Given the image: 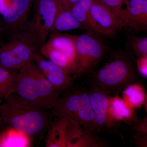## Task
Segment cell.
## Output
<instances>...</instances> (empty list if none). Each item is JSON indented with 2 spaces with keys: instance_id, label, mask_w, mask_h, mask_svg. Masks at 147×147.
<instances>
[{
  "instance_id": "6da1fadb",
  "label": "cell",
  "mask_w": 147,
  "mask_h": 147,
  "mask_svg": "<svg viewBox=\"0 0 147 147\" xmlns=\"http://www.w3.org/2000/svg\"><path fill=\"white\" fill-rule=\"evenodd\" d=\"M0 103L3 122L30 136H38L48 128L52 117L47 110L32 104L15 94L4 98Z\"/></svg>"
},
{
  "instance_id": "7a4b0ae2",
  "label": "cell",
  "mask_w": 147,
  "mask_h": 147,
  "mask_svg": "<svg viewBox=\"0 0 147 147\" xmlns=\"http://www.w3.org/2000/svg\"><path fill=\"white\" fill-rule=\"evenodd\" d=\"M139 74L136 60L129 54L119 51L113 54L95 72L92 77L91 86L117 95L128 85L138 82Z\"/></svg>"
},
{
  "instance_id": "3957f363",
  "label": "cell",
  "mask_w": 147,
  "mask_h": 147,
  "mask_svg": "<svg viewBox=\"0 0 147 147\" xmlns=\"http://www.w3.org/2000/svg\"><path fill=\"white\" fill-rule=\"evenodd\" d=\"M61 93L47 81L33 61L18 69L13 94L49 110Z\"/></svg>"
},
{
  "instance_id": "277c9868",
  "label": "cell",
  "mask_w": 147,
  "mask_h": 147,
  "mask_svg": "<svg viewBox=\"0 0 147 147\" xmlns=\"http://www.w3.org/2000/svg\"><path fill=\"white\" fill-rule=\"evenodd\" d=\"M40 46L26 26L13 32L10 39L0 47V65L18 70L33 61Z\"/></svg>"
},
{
  "instance_id": "5b68a950",
  "label": "cell",
  "mask_w": 147,
  "mask_h": 147,
  "mask_svg": "<svg viewBox=\"0 0 147 147\" xmlns=\"http://www.w3.org/2000/svg\"><path fill=\"white\" fill-rule=\"evenodd\" d=\"M39 47L45 59L68 71L73 76L76 69V42L77 36L62 33L50 34Z\"/></svg>"
},
{
  "instance_id": "8992f818",
  "label": "cell",
  "mask_w": 147,
  "mask_h": 147,
  "mask_svg": "<svg viewBox=\"0 0 147 147\" xmlns=\"http://www.w3.org/2000/svg\"><path fill=\"white\" fill-rule=\"evenodd\" d=\"M105 46L99 35L86 32L77 36L76 42V69L73 79L92 71L102 59Z\"/></svg>"
},
{
  "instance_id": "52a82bcc",
  "label": "cell",
  "mask_w": 147,
  "mask_h": 147,
  "mask_svg": "<svg viewBox=\"0 0 147 147\" xmlns=\"http://www.w3.org/2000/svg\"><path fill=\"white\" fill-rule=\"evenodd\" d=\"M59 4L57 0H34L32 17L26 26L40 47L50 34Z\"/></svg>"
},
{
  "instance_id": "ba28073f",
  "label": "cell",
  "mask_w": 147,
  "mask_h": 147,
  "mask_svg": "<svg viewBox=\"0 0 147 147\" xmlns=\"http://www.w3.org/2000/svg\"><path fill=\"white\" fill-rule=\"evenodd\" d=\"M89 13V31L100 36H114L118 31L125 27L123 23L100 0H94Z\"/></svg>"
},
{
  "instance_id": "9c48e42d",
  "label": "cell",
  "mask_w": 147,
  "mask_h": 147,
  "mask_svg": "<svg viewBox=\"0 0 147 147\" xmlns=\"http://www.w3.org/2000/svg\"><path fill=\"white\" fill-rule=\"evenodd\" d=\"M90 100L95 120L96 131H110L117 125L113 120L110 112L111 94L97 87L90 86Z\"/></svg>"
},
{
  "instance_id": "30bf717a",
  "label": "cell",
  "mask_w": 147,
  "mask_h": 147,
  "mask_svg": "<svg viewBox=\"0 0 147 147\" xmlns=\"http://www.w3.org/2000/svg\"><path fill=\"white\" fill-rule=\"evenodd\" d=\"M33 61L54 88L62 93L74 86L72 75L64 69L45 59L39 51Z\"/></svg>"
},
{
  "instance_id": "8fae6325",
  "label": "cell",
  "mask_w": 147,
  "mask_h": 147,
  "mask_svg": "<svg viewBox=\"0 0 147 147\" xmlns=\"http://www.w3.org/2000/svg\"><path fill=\"white\" fill-rule=\"evenodd\" d=\"M80 89L74 86L61 94L51 109L50 113L53 118L76 119L80 102Z\"/></svg>"
},
{
  "instance_id": "7c38bea8",
  "label": "cell",
  "mask_w": 147,
  "mask_h": 147,
  "mask_svg": "<svg viewBox=\"0 0 147 147\" xmlns=\"http://www.w3.org/2000/svg\"><path fill=\"white\" fill-rule=\"evenodd\" d=\"M103 145L95 132L86 131L77 120L68 118L66 147H98Z\"/></svg>"
},
{
  "instance_id": "4fadbf2b",
  "label": "cell",
  "mask_w": 147,
  "mask_h": 147,
  "mask_svg": "<svg viewBox=\"0 0 147 147\" xmlns=\"http://www.w3.org/2000/svg\"><path fill=\"white\" fill-rule=\"evenodd\" d=\"M33 0H13L1 14L7 28L13 32L26 26Z\"/></svg>"
},
{
  "instance_id": "5bb4252c",
  "label": "cell",
  "mask_w": 147,
  "mask_h": 147,
  "mask_svg": "<svg viewBox=\"0 0 147 147\" xmlns=\"http://www.w3.org/2000/svg\"><path fill=\"white\" fill-rule=\"evenodd\" d=\"M126 27L135 30L147 28V0H128Z\"/></svg>"
},
{
  "instance_id": "9a60e30c",
  "label": "cell",
  "mask_w": 147,
  "mask_h": 147,
  "mask_svg": "<svg viewBox=\"0 0 147 147\" xmlns=\"http://www.w3.org/2000/svg\"><path fill=\"white\" fill-rule=\"evenodd\" d=\"M76 119L87 132H96L94 114L90 101L88 91L84 89H80V102Z\"/></svg>"
},
{
  "instance_id": "2e32d148",
  "label": "cell",
  "mask_w": 147,
  "mask_h": 147,
  "mask_svg": "<svg viewBox=\"0 0 147 147\" xmlns=\"http://www.w3.org/2000/svg\"><path fill=\"white\" fill-rule=\"evenodd\" d=\"M48 126L46 147H66L68 118H54Z\"/></svg>"
},
{
  "instance_id": "e0dca14e",
  "label": "cell",
  "mask_w": 147,
  "mask_h": 147,
  "mask_svg": "<svg viewBox=\"0 0 147 147\" xmlns=\"http://www.w3.org/2000/svg\"><path fill=\"white\" fill-rule=\"evenodd\" d=\"M75 29L87 31L86 28L74 17L69 9L64 8L60 4L50 34L62 33Z\"/></svg>"
},
{
  "instance_id": "ac0fdd59",
  "label": "cell",
  "mask_w": 147,
  "mask_h": 147,
  "mask_svg": "<svg viewBox=\"0 0 147 147\" xmlns=\"http://www.w3.org/2000/svg\"><path fill=\"white\" fill-rule=\"evenodd\" d=\"M31 137L22 131L5 125L0 131V147H30Z\"/></svg>"
},
{
  "instance_id": "d6986e66",
  "label": "cell",
  "mask_w": 147,
  "mask_h": 147,
  "mask_svg": "<svg viewBox=\"0 0 147 147\" xmlns=\"http://www.w3.org/2000/svg\"><path fill=\"white\" fill-rule=\"evenodd\" d=\"M124 89L123 99L125 103L130 108H139L144 105L147 100L143 86L137 82L128 85Z\"/></svg>"
},
{
  "instance_id": "ffe728a7",
  "label": "cell",
  "mask_w": 147,
  "mask_h": 147,
  "mask_svg": "<svg viewBox=\"0 0 147 147\" xmlns=\"http://www.w3.org/2000/svg\"><path fill=\"white\" fill-rule=\"evenodd\" d=\"M18 71L0 65V88L4 92L5 98L13 94Z\"/></svg>"
},
{
  "instance_id": "44dd1931",
  "label": "cell",
  "mask_w": 147,
  "mask_h": 147,
  "mask_svg": "<svg viewBox=\"0 0 147 147\" xmlns=\"http://www.w3.org/2000/svg\"><path fill=\"white\" fill-rule=\"evenodd\" d=\"M94 0H78L69 9L74 17L90 30V9Z\"/></svg>"
},
{
  "instance_id": "7402d4cb",
  "label": "cell",
  "mask_w": 147,
  "mask_h": 147,
  "mask_svg": "<svg viewBox=\"0 0 147 147\" xmlns=\"http://www.w3.org/2000/svg\"><path fill=\"white\" fill-rule=\"evenodd\" d=\"M126 27L128 0H100Z\"/></svg>"
},
{
  "instance_id": "603a6c76",
  "label": "cell",
  "mask_w": 147,
  "mask_h": 147,
  "mask_svg": "<svg viewBox=\"0 0 147 147\" xmlns=\"http://www.w3.org/2000/svg\"><path fill=\"white\" fill-rule=\"evenodd\" d=\"M127 44L137 58L147 56V36H129L127 37Z\"/></svg>"
},
{
  "instance_id": "cb8c5ba5",
  "label": "cell",
  "mask_w": 147,
  "mask_h": 147,
  "mask_svg": "<svg viewBox=\"0 0 147 147\" xmlns=\"http://www.w3.org/2000/svg\"><path fill=\"white\" fill-rule=\"evenodd\" d=\"M132 129L134 132L142 135H147V117L137 120L134 123Z\"/></svg>"
},
{
  "instance_id": "d4e9b609",
  "label": "cell",
  "mask_w": 147,
  "mask_h": 147,
  "mask_svg": "<svg viewBox=\"0 0 147 147\" xmlns=\"http://www.w3.org/2000/svg\"><path fill=\"white\" fill-rule=\"evenodd\" d=\"M137 71L144 79L147 77V56L139 58L136 60Z\"/></svg>"
},
{
  "instance_id": "484cf974",
  "label": "cell",
  "mask_w": 147,
  "mask_h": 147,
  "mask_svg": "<svg viewBox=\"0 0 147 147\" xmlns=\"http://www.w3.org/2000/svg\"><path fill=\"white\" fill-rule=\"evenodd\" d=\"M133 137L137 146L147 147V135H141L135 132L133 135Z\"/></svg>"
},
{
  "instance_id": "4316f807",
  "label": "cell",
  "mask_w": 147,
  "mask_h": 147,
  "mask_svg": "<svg viewBox=\"0 0 147 147\" xmlns=\"http://www.w3.org/2000/svg\"><path fill=\"white\" fill-rule=\"evenodd\" d=\"M13 0H0V14H2L8 8Z\"/></svg>"
},
{
  "instance_id": "83f0119b",
  "label": "cell",
  "mask_w": 147,
  "mask_h": 147,
  "mask_svg": "<svg viewBox=\"0 0 147 147\" xmlns=\"http://www.w3.org/2000/svg\"><path fill=\"white\" fill-rule=\"evenodd\" d=\"M78 0H63L60 4L64 8L70 9Z\"/></svg>"
},
{
  "instance_id": "f1b7e54d",
  "label": "cell",
  "mask_w": 147,
  "mask_h": 147,
  "mask_svg": "<svg viewBox=\"0 0 147 147\" xmlns=\"http://www.w3.org/2000/svg\"><path fill=\"white\" fill-rule=\"evenodd\" d=\"M5 125L3 122V121L1 119L0 117V131L2 130Z\"/></svg>"
},
{
  "instance_id": "f546056e",
  "label": "cell",
  "mask_w": 147,
  "mask_h": 147,
  "mask_svg": "<svg viewBox=\"0 0 147 147\" xmlns=\"http://www.w3.org/2000/svg\"><path fill=\"white\" fill-rule=\"evenodd\" d=\"M0 97L3 98H4L5 97V94L4 92L3 91V90L0 88Z\"/></svg>"
},
{
  "instance_id": "4dcf8cb0",
  "label": "cell",
  "mask_w": 147,
  "mask_h": 147,
  "mask_svg": "<svg viewBox=\"0 0 147 147\" xmlns=\"http://www.w3.org/2000/svg\"><path fill=\"white\" fill-rule=\"evenodd\" d=\"M3 99L4 98H3L0 97V103H1L2 102Z\"/></svg>"
},
{
  "instance_id": "1f68e13d",
  "label": "cell",
  "mask_w": 147,
  "mask_h": 147,
  "mask_svg": "<svg viewBox=\"0 0 147 147\" xmlns=\"http://www.w3.org/2000/svg\"><path fill=\"white\" fill-rule=\"evenodd\" d=\"M57 1H58L60 3L63 0H57Z\"/></svg>"
}]
</instances>
